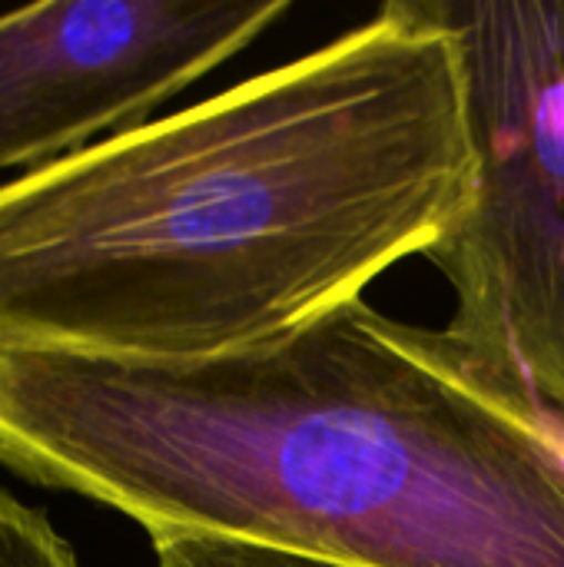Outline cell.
I'll return each instance as SVG.
<instances>
[{
  "label": "cell",
  "mask_w": 564,
  "mask_h": 567,
  "mask_svg": "<svg viewBox=\"0 0 564 567\" xmlns=\"http://www.w3.org/2000/svg\"><path fill=\"white\" fill-rule=\"evenodd\" d=\"M0 567H80L47 515L0 488Z\"/></svg>",
  "instance_id": "7"
},
{
  "label": "cell",
  "mask_w": 564,
  "mask_h": 567,
  "mask_svg": "<svg viewBox=\"0 0 564 567\" xmlns=\"http://www.w3.org/2000/svg\"><path fill=\"white\" fill-rule=\"evenodd\" d=\"M153 551H156V567H356L319 555H302V551L239 542V538H216V535L156 538Z\"/></svg>",
  "instance_id": "6"
},
{
  "label": "cell",
  "mask_w": 564,
  "mask_h": 567,
  "mask_svg": "<svg viewBox=\"0 0 564 567\" xmlns=\"http://www.w3.org/2000/svg\"><path fill=\"white\" fill-rule=\"evenodd\" d=\"M475 189L465 66L419 0L0 183V352L196 362L425 256Z\"/></svg>",
  "instance_id": "1"
},
{
  "label": "cell",
  "mask_w": 564,
  "mask_h": 567,
  "mask_svg": "<svg viewBox=\"0 0 564 567\" xmlns=\"http://www.w3.org/2000/svg\"><path fill=\"white\" fill-rule=\"evenodd\" d=\"M0 465L356 567H564V465L366 299L243 352H0Z\"/></svg>",
  "instance_id": "2"
},
{
  "label": "cell",
  "mask_w": 564,
  "mask_h": 567,
  "mask_svg": "<svg viewBox=\"0 0 564 567\" xmlns=\"http://www.w3.org/2000/svg\"><path fill=\"white\" fill-rule=\"evenodd\" d=\"M462 53L475 189L425 252L455 292L439 342L564 412V0H419Z\"/></svg>",
  "instance_id": "3"
},
{
  "label": "cell",
  "mask_w": 564,
  "mask_h": 567,
  "mask_svg": "<svg viewBox=\"0 0 564 567\" xmlns=\"http://www.w3.org/2000/svg\"><path fill=\"white\" fill-rule=\"evenodd\" d=\"M286 10V0H53L0 17V169L30 173L146 123Z\"/></svg>",
  "instance_id": "4"
},
{
  "label": "cell",
  "mask_w": 564,
  "mask_h": 567,
  "mask_svg": "<svg viewBox=\"0 0 564 567\" xmlns=\"http://www.w3.org/2000/svg\"><path fill=\"white\" fill-rule=\"evenodd\" d=\"M406 336H409V342H412L419 352H425V355H429V359H435L445 372H452V375H455V379H462L469 389H475L485 402H492L499 412H505L512 422H519L529 435L542 439V442L555 452V458L564 465V412L562 409H555V405L542 402V399H539V395H532L525 385H519V382H512V379H505V375H492V372H482V369H475V365H469V362L455 359V355L439 342L435 329H416V326H406Z\"/></svg>",
  "instance_id": "5"
}]
</instances>
